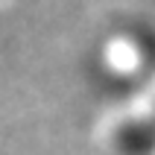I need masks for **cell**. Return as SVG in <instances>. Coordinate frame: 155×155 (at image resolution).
<instances>
[{"label": "cell", "instance_id": "cell-1", "mask_svg": "<svg viewBox=\"0 0 155 155\" xmlns=\"http://www.w3.org/2000/svg\"><path fill=\"white\" fill-rule=\"evenodd\" d=\"M114 143L123 155H149L155 152V120H129L123 123Z\"/></svg>", "mask_w": 155, "mask_h": 155}]
</instances>
